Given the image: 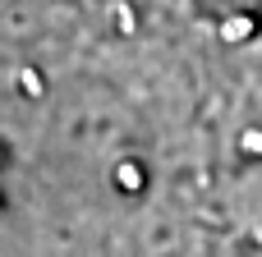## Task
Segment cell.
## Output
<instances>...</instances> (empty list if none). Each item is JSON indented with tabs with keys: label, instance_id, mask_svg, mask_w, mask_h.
Here are the masks:
<instances>
[{
	"label": "cell",
	"instance_id": "7a4b0ae2",
	"mask_svg": "<svg viewBox=\"0 0 262 257\" xmlns=\"http://www.w3.org/2000/svg\"><path fill=\"white\" fill-rule=\"evenodd\" d=\"M115 179H120V189H138V184H143V170H138V166H120Z\"/></svg>",
	"mask_w": 262,
	"mask_h": 257
},
{
	"label": "cell",
	"instance_id": "3957f363",
	"mask_svg": "<svg viewBox=\"0 0 262 257\" xmlns=\"http://www.w3.org/2000/svg\"><path fill=\"white\" fill-rule=\"evenodd\" d=\"M134 23H138V18H134V9H129V5H120V9H115V28H120V32H134Z\"/></svg>",
	"mask_w": 262,
	"mask_h": 257
},
{
	"label": "cell",
	"instance_id": "277c9868",
	"mask_svg": "<svg viewBox=\"0 0 262 257\" xmlns=\"http://www.w3.org/2000/svg\"><path fill=\"white\" fill-rule=\"evenodd\" d=\"M244 147H249V156H262V133H244Z\"/></svg>",
	"mask_w": 262,
	"mask_h": 257
},
{
	"label": "cell",
	"instance_id": "6da1fadb",
	"mask_svg": "<svg viewBox=\"0 0 262 257\" xmlns=\"http://www.w3.org/2000/svg\"><path fill=\"white\" fill-rule=\"evenodd\" d=\"M249 32H253V18H249V14H239V18H226V23H221V37H226V41H239V37H249Z\"/></svg>",
	"mask_w": 262,
	"mask_h": 257
}]
</instances>
